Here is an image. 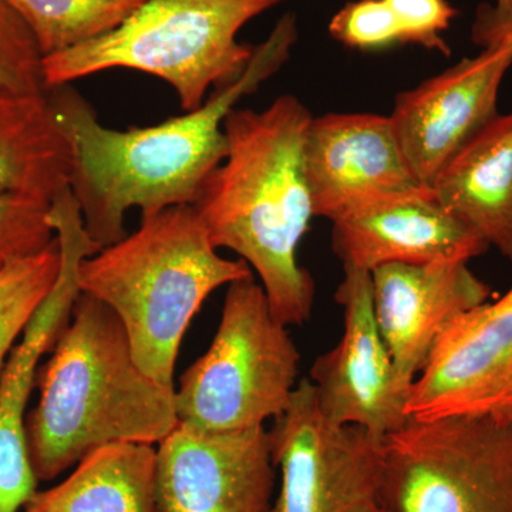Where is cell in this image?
Listing matches in <instances>:
<instances>
[{
	"label": "cell",
	"instance_id": "9c48e42d",
	"mask_svg": "<svg viewBox=\"0 0 512 512\" xmlns=\"http://www.w3.org/2000/svg\"><path fill=\"white\" fill-rule=\"evenodd\" d=\"M49 222L60 247L59 276L0 372V512L22 511L37 493L26 439L30 394L40 360L55 346L79 298L80 264L101 249L87 234L70 188L50 202Z\"/></svg>",
	"mask_w": 512,
	"mask_h": 512
},
{
	"label": "cell",
	"instance_id": "9a60e30c",
	"mask_svg": "<svg viewBox=\"0 0 512 512\" xmlns=\"http://www.w3.org/2000/svg\"><path fill=\"white\" fill-rule=\"evenodd\" d=\"M370 278L377 326L409 389L448 326L491 298L490 286L468 262L389 264Z\"/></svg>",
	"mask_w": 512,
	"mask_h": 512
},
{
	"label": "cell",
	"instance_id": "44dd1931",
	"mask_svg": "<svg viewBox=\"0 0 512 512\" xmlns=\"http://www.w3.org/2000/svg\"><path fill=\"white\" fill-rule=\"evenodd\" d=\"M57 238L45 251L0 272V372L60 272Z\"/></svg>",
	"mask_w": 512,
	"mask_h": 512
},
{
	"label": "cell",
	"instance_id": "4316f807",
	"mask_svg": "<svg viewBox=\"0 0 512 512\" xmlns=\"http://www.w3.org/2000/svg\"><path fill=\"white\" fill-rule=\"evenodd\" d=\"M350 512H389L384 510L382 505L377 503V501H369V503L357 505L356 508H353Z\"/></svg>",
	"mask_w": 512,
	"mask_h": 512
},
{
	"label": "cell",
	"instance_id": "ba28073f",
	"mask_svg": "<svg viewBox=\"0 0 512 512\" xmlns=\"http://www.w3.org/2000/svg\"><path fill=\"white\" fill-rule=\"evenodd\" d=\"M274 421L268 431L279 485L271 512H350L376 501L383 439L329 420L309 379Z\"/></svg>",
	"mask_w": 512,
	"mask_h": 512
},
{
	"label": "cell",
	"instance_id": "603a6c76",
	"mask_svg": "<svg viewBox=\"0 0 512 512\" xmlns=\"http://www.w3.org/2000/svg\"><path fill=\"white\" fill-rule=\"evenodd\" d=\"M43 59L28 25L5 0H0V90L46 93Z\"/></svg>",
	"mask_w": 512,
	"mask_h": 512
},
{
	"label": "cell",
	"instance_id": "e0dca14e",
	"mask_svg": "<svg viewBox=\"0 0 512 512\" xmlns=\"http://www.w3.org/2000/svg\"><path fill=\"white\" fill-rule=\"evenodd\" d=\"M431 190L454 218L512 262V110L488 123Z\"/></svg>",
	"mask_w": 512,
	"mask_h": 512
},
{
	"label": "cell",
	"instance_id": "83f0119b",
	"mask_svg": "<svg viewBox=\"0 0 512 512\" xmlns=\"http://www.w3.org/2000/svg\"><path fill=\"white\" fill-rule=\"evenodd\" d=\"M20 512H57V511H32V510H28V508H23V510Z\"/></svg>",
	"mask_w": 512,
	"mask_h": 512
},
{
	"label": "cell",
	"instance_id": "3957f363",
	"mask_svg": "<svg viewBox=\"0 0 512 512\" xmlns=\"http://www.w3.org/2000/svg\"><path fill=\"white\" fill-rule=\"evenodd\" d=\"M36 387L26 439L39 483L56 480L97 448L156 446L178 426L175 390L140 369L123 323L87 293L76 299Z\"/></svg>",
	"mask_w": 512,
	"mask_h": 512
},
{
	"label": "cell",
	"instance_id": "d4e9b609",
	"mask_svg": "<svg viewBox=\"0 0 512 512\" xmlns=\"http://www.w3.org/2000/svg\"><path fill=\"white\" fill-rule=\"evenodd\" d=\"M403 33V45H417L450 55L443 33L457 16L447 0H384Z\"/></svg>",
	"mask_w": 512,
	"mask_h": 512
},
{
	"label": "cell",
	"instance_id": "8992f818",
	"mask_svg": "<svg viewBox=\"0 0 512 512\" xmlns=\"http://www.w3.org/2000/svg\"><path fill=\"white\" fill-rule=\"evenodd\" d=\"M299 363L288 326L272 315L254 276L228 285L210 349L175 389L178 424L211 433L265 427L291 406Z\"/></svg>",
	"mask_w": 512,
	"mask_h": 512
},
{
	"label": "cell",
	"instance_id": "2e32d148",
	"mask_svg": "<svg viewBox=\"0 0 512 512\" xmlns=\"http://www.w3.org/2000/svg\"><path fill=\"white\" fill-rule=\"evenodd\" d=\"M332 249L343 268L370 274L389 264L470 262L490 248L423 188L333 221Z\"/></svg>",
	"mask_w": 512,
	"mask_h": 512
},
{
	"label": "cell",
	"instance_id": "4fadbf2b",
	"mask_svg": "<svg viewBox=\"0 0 512 512\" xmlns=\"http://www.w3.org/2000/svg\"><path fill=\"white\" fill-rule=\"evenodd\" d=\"M512 66V42L464 57L394 101L390 121L416 180L437 175L500 114L498 96Z\"/></svg>",
	"mask_w": 512,
	"mask_h": 512
},
{
	"label": "cell",
	"instance_id": "cb8c5ba5",
	"mask_svg": "<svg viewBox=\"0 0 512 512\" xmlns=\"http://www.w3.org/2000/svg\"><path fill=\"white\" fill-rule=\"evenodd\" d=\"M329 35L357 50L403 45L402 29L384 0L349 2L330 19Z\"/></svg>",
	"mask_w": 512,
	"mask_h": 512
},
{
	"label": "cell",
	"instance_id": "7c38bea8",
	"mask_svg": "<svg viewBox=\"0 0 512 512\" xmlns=\"http://www.w3.org/2000/svg\"><path fill=\"white\" fill-rule=\"evenodd\" d=\"M276 474L265 427L211 433L178 424L157 444V512H271Z\"/></svg>",
	"mask_w": 512,
	"mask_h": 512
},
{
	"label": "cell",
	"instance_id": "8fae6325",
	"mask_svg": "<svg viewBox=\"0 0 512 512\" xmlns=\"http://www.w3.org/2000/svg\"><path fill=\"white\" fill-rule=\"evenodd\" d=\"M335 298L343 309L342 338L315 360L309 382L329 420L384 439L409 423L410 389L377 326L369 272L343 268Z\"/></svg>",
	"mask_w": 512,
	"mask_h": 512
},
{
	"label": "cell",
	"instance_id": "484cf974",
	"mask_svg": "<svg viewBox=\"0 0 512 512\" xmlns=\"http://www.w3.org/2000/svg\"><path fill=\"white\" fill-rule=\"evenodd\" d=\"M471 40L481 50L512 42V0L481 3L471 25Z\"/></svg>",
	"mask_w": 512,
	"mask_h": 512
},
{
	"label": "cell",
	"instance_id": "277c9868",
	"mask_svg": "<svg viewBox=\"0 0 512 512\" xmlns=\"http://www.w3.org/2000/svg\"><path fill=\"white\" fill-rule=\"evenodd\" d=\"M249 276L247 262L218 254L194 205H177L143 215L134 234L83 259L79 286L116 313L140 369L175 390L181 342L202 303Z\"/></svg>",
	"mask_w": 512,
	"mask_h": 512
},
{
	"label": "cell",
	"instance_id": "7402d4cb",
	"mask_svg": "<svg viewBox=\"0 0 512 512\" xmlns=\"http://www.w3.org/2000/svg\"><path fill=\"white\" fill-rule=\"evenodd\" d=\"M49 210L50 202L0 192V272L53 244Z\"/></svg>",
	"mask_w": 512,
	"mask_h": 512
},
{
	"label": "cell",
	"instance_id": "30bf717a",
	"mask_svg": "<svg viewBox=\"0 0 512 512\" xmlns=\"http://www.w3.org/2000/svg\"><path fill=\"white\" fill-rule=\"evenodd\" d=\"M407 414L512 423V286L448 326L410 387Z\"/></svg>",
	"mask_w": 512,
	"mask_h": 512
},
{
	"label": "cell",
	"instance_id": "6da1fadb",
	"mask_svg": "<svg viewBox=\"0 0 512 512\" xmlns=\"http://www.w3.org/2000/svg\"><path fill=\"white\" fill-rule=\"evenodd\" d=\"M298 40V20L276 23L242 76L214 90L197 110L156 126L120 131L104 127L96 111L70 84L47 90L72 151L70 191L84 228L100 248L127 235L126 215L194 205L227 156L224 123L239 100L259 89L288 62Z\"/></svg>",
	"mask_w": 512,
	"mask_h": 512
},
{
	"label": "cell",
	"instance_id": "5bb4252c",
	"mask_svg": "<svg viewBox=\"0 0 512 512\" xmlns=\"http://www.w3.org/2000/svg\"><path fill=\"white\" fill-rule=\"evenodd\" d=\"M303 164L315 217L330 222L423 190L389 116L329 113L313 117Z\"/></svg>",
	"mask_w": 512,
	"mask_h": 512
},
{
	"label": "cell",
	"instance_id": "d6986e66",
	"mask_svg": "<svg viewBox=\"0 0 512 512\" xmlns=\"http://www.w3.org/2000/svg\"><path fill=\"white\" fill-rule=\"evenodd\" d=\"M157 448L117 443L97 448L72 473L25 508L57 512H157Z\"/></svg>",
	"mask_w": 512,
	"mask_h": 512
},
{
	"label": "cell",
	"instance_id": "ffe728a7",
	"mask_svg": "<svg viewBox=\"0 0 512 512\" xmlns=\"http://www.w3.org/2000/svg\"><path fill=\"white\" fill-rule=\"evenodd\" d=\"M28 25L43 56L57 55L119 28L146 0H5Z\"/></svg>",
	"mask_w": 512,
	"mask_h": 512
},
{
	"label": "cell",
	"instance_id": "52a82bcc",
	"mask_svg": "<svg viewBox=\"0 0 512 512\" xmlns=\"http://www.w3.org/2000/svg\"><path fill=\"white\" fill-rule=\"evenodd\" d=\"M376 501L389 512H512V423L410 420L382 440Z\"/></svg>",
	"mask_w": 512,
	"mask_h": 512
},
{
	"label": "cell",
	"instance_id": "7a4b0ae2",
	"mask_svg": "<svg viewBox=\"0 0 512 512\" xmlns=\"http://www.w3.org/2000/svg\"><path fill=\"white\" fill-rule=\"evenodd\" d=\"M312 119L291 94L264 110H232L227 156L194 204L214 247L258 274L272 315L288 328L308 322L315 302V282L298 259L315 218L303 164Z\"/></svg>",
	"mask_w": 512,
	"mask_h": 512
},
{
	"label": "cell",
	"instance_id": "ac0fdd59",
	"mask_svg": "<svg viewBox=\"0 0 512 512\" xmlns=\"http://www.w3.org/2000/svg\"><path fill=\"white\" fill-rule=\"evenodd\" d=\"M70 173L72 151L47 92L0 90V192L52 202Z\"/></svg>",
	"mask_w": 512,
	"mask_h": 512
},
{
	"label": "cell",
	"instance_id": "5b68a950",
	"mask_svg": "<svg viewBox=\"0 0 512 512\" xmlns=\"http://www.w3.org/2000/svg\"><path fill=\"white\" fill-rule=\"evenodd\" d=\"M282 2L146 0L107 35L46 56L47 90L106 70H138L170 84L184 111L197 110L251 62L255 46L239 42L241 29Z\"/></svg>",
	"mask_w": 512,
	"mask_h": 512
}]
</instances>
